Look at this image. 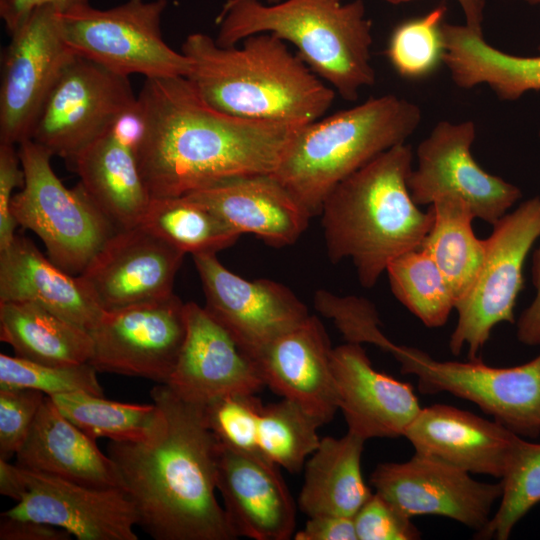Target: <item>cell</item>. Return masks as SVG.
I'll return each mask as SVG.
<instances>
[{"instance_id": "obj_1", "label": "cell", "mask_w": 540, "mask_h": 540, "mask_svg": "<svg viewBox=\"0 0 540 540\" xmlns=\"http://www.w3.org/2000/svg\"><path fill=\"white\" fill-rule=\"evenodd\" d=\"M137 102L138 162L151 199L183 196L229 178L273 174L297 128L223 113L183 76L145 79Z\"/></svg>"}, {"instance_id": "obj_2", "label": "cell", "mask_w": 540, "mask_h": 540, "mask_svg": "<svg viewBox=\"0 0 540 540\" xmlns=\"http://www.w3.org/2000/svg\"><path fill=\"white\" fill-rule=\"evenodd\" d=\"M150 396L159 416L149 435L107 445L137 526L155 540L236 539L216 498L220 443L202 406L183 401L165 384Z\"/></svg>"}, {"instance_id": "obj_3", "label": "cell", "mask_w": 540, "mask_h": 540, "mask_svg": "<svg viewBox=\"0 0 540 540\" xmlns=\"http://www.w3.org/2000/svg\"><path fill=\"white\" fill-rule=\"evenodd\" d=\"M219 46L205 33L189 34L181 52L187 78L213 108L243 119L302 126L320 119L336 91L314 74L288 43L271 33Z\"/></svg>"}, {"instance_id": "obj_4", "label": "cell", "mask_w": 540, "mask_h": 540, "mask_svg": "<svg viewBox=\"0 0 540 540\" xmlns=\"http://www.w3.org/2000/svg\"><path fill=\"white\" fill-rule=\"evenodd\" d=\"M413 152L399 144L337 184L321 206L327 255L351 259L364 288H372L397 256L420 248L433 221L413 201L407 179Z\"/></svg>"}, {"instance_id": "obj_5", "label": "cell", "mask_w": 540, "mask_h": 540, "mask_svg": "<svg viewBox=\"0 0 540 540\" xmlns=\"http://www.w3.org/2000/svg\"><path fill=\"white\" fill-rule=\"evenodd\" d=\"M216 23L215 41L222 47L258 33L294 45L308 68L346 101L375 84L372 21L363 0H226Z\"/></svg>"}, {"instance_id": "obj_6", "label": "cell", "mask_w": 540, "mask_h": 540, "mask_svg": "<svg viewBox=\"0 0 540 540\" xmlns=\"http://www.w3.org/2000/svg\"><path fill=\"white\" fill-rule=\"evenodd\" d=\"M418 105L393 94L297 127L272 174L308 211L320 214L332 189L418 128Z\"/></svg>"}, {"instance_id": "obj_7", "label": "cell", "mask_w": 540, "mask_h": 540, "mask_svg": "<svg viewBox=\"0 0 540 540\" xmlns=\"http://www.w3.org/2000/svg\"><path fill=\"white\" fill-rule=\"evenodd\" d=\"M25 182L11 202L18 225L34 232L49 259L80 275L119 230L78 183L67 188L51 165L52 153L30 139L18 145Z\"/></svg>"}, {"instance_id": "obj_8", "label": "cell", "mask_w": 540, "mask_h": 540, "mask_svg": "<svg viewBox=\"0 0 540 540\" xmlns=\"http://www.w3.org/2000/svg\"><path fill=\"white\" fill-rule=\"evenodd\" d=\"M167 0H127L108 9L84 4L59 12L60 29L76 56L125 77H187L191 62L163 39Z\"/></svg>"}, {"instance_id": "obj_9", "label": "cell", "mask_w": 540, "mask_h": 540, "mask_svg": "<svg viewBox=\"0 0 540 540\" xmlns=\"http://www.w3.org/2000/svg\"><path fill=\"white\" fill-rule=\"evenodd\" d=\"M381 350L417 378L420 393L447 392L476 404L521 437L540 435V354L514 367H493L480 358L441 361L426 352L387 339Z\"/></svg>"}, {"instance_id": "obj_10", "label": "cell", "mask_w": 540, "mask_h": 540, "mask_svg": "<svg viewBox=\"0 0 540 540\" xmlns=\"http://www.w3.org/2000/svg\"><path fill=\"white\" fill-rule=\"evenodd\" d=\"M539 237L540 197L524 201L493 224L491 235L485 239V258L477 278L454 307L458 320L449 340L453 355L467 346L468 358H479L492 329L502 322H515L523 265Z\"/></svg>"}, {"instance_id": "obj_11", "label": "cell", "mask_w": 540, "mask_h": 540, "mask_svg": "<svg viewBox=\"0 0 540 540\" xmlns=\"http://www.w3.org/2000/svg\"><path fill=\"white\" fill-rule=\"evenodd\" d=\"M136 103L128 77L75 56L46 98L29 139L73 163Z\"/></svg>"}, {"instance_id": "obj_12", "label": "cell", "mask_w": 540, "mask_h": 540, "mask_svg": "<svg viewBox=\"0 0 540 540\" xmlns=\"http://www.w3.org/2000/svg\"><path fill=\"white\" fill-rule=\"evenodd\" d=\"M187 331L186 303L167 297L104 311L90 331V364L109 372L166 384Z\"/></svg>"}, {"instance_id": "obj_13", "label": "cell", "mask_w": 540, "mask_h": 540, "mask_svg": "<svg viewBox=\"0 0 540 540\" xmlns=\"http://www.w3.org/2000/svg\"><path fill=\"white\" fill-rule=\"evenodd\" d=\"M9 34L2 61L0 143L18 146L30 138L46 98L76 55L52 6L33 10Z\"/></svg>"}, {"instance_id": "obj_14", "label": "cell", "mask_w": 540, "mask_h": 540, "mask_svg": "<svg viewBox=\"0 0 540 540\" xmlns=\"http://www.w3.org/2000/svg\"><path fill=\"white\" fill-rule=\"evenodd\" d=\"M475 136L471 120L438 122L417 148V168L411 170L407 185L418 206L456 197L475 218L493 225L522 194L517 186L488 173L475 161L471 152Z\"/></svg>"}, {"instance_id": "obj_15", "label": "cell", "mask_w": 540, "mask_h": 540, "mask_svg": "<svg viewBox=\"0 0 540 540\" xmlns=\"http://www.w3.org/2000/svg\"><path fill=\"white\" fill-rule=\"evenodd\" d=\"M375 492L409 517L436 515L480 532L502 493L501 482H479L440 459L415 452L405 462L378 464L370 476Z\"/></svg>"}, {"instance_id": "obj_16", "label": "cell", "mask_w": 540, "mask_h": 540, "mask_svg": "<svg viewBox=\"0 0 540 540\" xmlns=\"http://www.w3.org/2000/svg\"><path fill=\"white\" fill-rule=\"evenodd\" d=\"M193 261L205 309L252 358L310 316L304 303L276 281L247 280L226 268L215 253L193 255Z\"/></svg>"}, {"instance_id": "obj_17", "label": "cell", "mask_w": 540, "mask_h": 540, "mask_svg": "<svg viewBox=\"0 0 540 540\" xmlns=\"http://www.w3.org/2000/svg\"><path fill=\"white\" fill-rule=\"evenodd\" d=\"M184 255L140 223L119 229L78 276L111 311L171 295Z\"/></svg>"}, {"instance_id": "obj_18", "label": "cell", "mask_w": 540, "mask_h": 540, "mask_svg": "<svg viewBox=\"0 0 540 540\" xmlns=\"http://www.w3.org/2000/svg\"><path fill=\"white\" fill-rule=\"evenodd\" d=\"M26 471L28 491L1 515L47 523L78 540H138L136 510L125 490Z\"/></svg>"}, {"instance_id": "obj_19", "label": "cell", "mask_w": 540, "mask_h": 540, "mask_svg": "<svg viewBox=\"0 0 540 540\" xmlns=\"http://www.w3.org/2000/svg\"><path fill=\"white\" fill-rule=\"evenodd\" d=\"M186 321V337L165 384L177 397L204 406L223 395L262 390L257 363L205 307L186 303Z\"/></svg>"}, {"instance_id": "obj_20", "label": "cell", "mask_w": 540, "mask_h": 540, "mask_svg": "<svg viewBox=\"0 0 540 540\" xmlns=\"http://www.w3.org/2000/svg\"><path fill=\"white\" fill-rule=\"evenodd\" d=\"M141 130L137 102L73 162L79 183L118 229L140 224L151 201L137 155Z\"/></svg>"}, {"instance_id": "obj_21", "label": "cell", "mask_w": 540, "mask_h": 540, "mask_svg": "<svg viewBox=\"0 0 540 540\" xmlns=\"http://www.w3.org/2000/svg\"><path fill=\"white\" fill-rule=\"evenodd\" d=\"M278 468L261 455L220 444L217 490L237 538L287 540L294 536L295 504Z\"/></svg>"}, {"instance_id": "obj_22", "label": "cell", "mask_w": 540, "mask_h": 540, "mask_svg": "<svg viewBox=\"0 0 540 540\" xmlns=\"http://www.w3.org/2000/svg\"><path fill=\"white\" fill-rule=\"evenodd\" d=\"M331 364L349 432L365 441L404 436L422 408L410 383L375 370L359 343L332 349Z\"/></svg>"}, {"instance_id": "obj_23", "label": "cell", "mask_w": 540, "mask_h": 540, "mask_svg": "<svg viewBox=\"0 0 540 540\" xmlns=\"http://www.w3.org/2000/svg\"><path fill=\"white\" fill-rule=\"evenodd\" d=\"M331 353L323 324L310 315L267 344L253 359L265 386L298 403L323 426L339 410Z\"/></svg>"}, {"instance_id": "obj_24", "label": "cell", "mask_w": 540, "mask_h": 540, "mask_svg": "<svg viewBox=\"0 0 540 540\" xmlns=\"http://www.w3.org/2000/svg\"><path fill=\"white\" fill-rule=\"evenodd\" d=\"M415 452L501 479L521 436L496 420L445 404L421 408L404 433Z\"/></svg>"}, {"instance_id": "obj_25", "label": "cell", "mask_w": 540, "mask_h": 540, "mask_svg": "<svg viewBox=\"0 0 540 540\" xmlns=\"http://www.w3.org/2000/svg\"><path fill=\"white\" fill-rule=\"evenodd\" d=\"M185 195L213 210L240 235L254 234L274 247L295 243L311 218L272 174L229 178Z\"/></svg>"}, {"instance_id": "obj_26", "label": "cell", "mask_w": 540, "mask_h": 540, "mask_svg": "<svg viewBox=\"0 0 540 540\" xmlns=\"http://www.w3.org/2000/svg\"><path fill=\"white\" fill-rule=\"evenodd\" d=\"M29 471L98 488H124L121 475L108 454L66 418L49 396L45 397L30 433L15 456Z\"/></svg>"}, {"instance_id": "obj_27", "label": "cell", "mask_w": 540, "mask_h": 540, "mask_svg": "<svg viewBox=\"0 0 540 540\" xmlns=\"http://www.w3.org/2000/svg\"><path fill=\"white\" fill-rule=\"evenodd\" d=\"M40 304L90 332L102 317L79 276L64 271L24 235L0 250V302Z\"/></svg>"}, {"instance_id": "obj_28", "label": "cell", "mask_w": 540, "mask_h": 540, "mask_svg": "<svg viewBox=\"0 0 540 540\" xmlns=\"http://www.w3.org/2000/svg\"><path fill=\"white\" fill-rule=\"evenodd\" d=\"M442 36L443 63L456 86L471 89L486 84L503 101L540 91V45L536 56L508 54L467 25L450 23H443Z\"/></svg>"}, {"instance_id": "obj_29", "label": "cell", "mask_w": 540, "mask_h": 540, "mask_svg": "<svg viewBox=\"0 0 540 540\" xmlns=\"http://www.w3.org/2000/svg\"><path fill=\"white\" fill-rule=\"evenodd\" d=\"M365 440L347 432L340 438H321L305 464L298 506L308 517H354L372 495L362 476Z\"/></svg>"}, {"instance_id": "obj_30", "label": "cell", "mask_w": 540, "mask_h": 540, "mask_svg": "<svg viewBox=\"0 0 540 540\" xmlns=\"http://www.w3.org/2000/svg\"><path fill=\"white\" fill-rule=\"evenodd\" d=\"M0 339L15 356L42 364H84L93 354L90 332L29 301L0 302Z\"/></svg>"}, {"instance_id": "obj_31", "label": "cell", "mask_w": 540, "mask_h": 540, "mask_svg": "<svg viewBox=\"0 0 540 540\" xmlns=\"http://www.w3.org/2000/svg\"><path fill=\"white\" fill-rule=\"evenodd\" d=\"M431 206L434 221L420 248L438 266L456 304L477 278L486 242L476 237L472 228L475 217L463 200L445 196Z\"/></svg>"}, {"instance_id": "obj_32", "label": "cell", "mask_w": 540, "mask_h": 540, "mask_svg": "<svg viewBox=\"0 0 540 540\" xmlns=\"http://www.w3.org/2000/svg\"><path fill=\"white\" fill-rule=\"evenodd\" d=\"M141 224L192 256L216 254L240 237L213 210L186 195L151 199Z\"/></svg>"}, {"instance_id": "obj_33", "label": "cell", "mask_w": 540, "mask_h": 540, "mask_svg": "<svg viewBox=\"0 0 540 540\" xmlns=\"http://www.w3.org/2000/svg\"><path fill=\"white\" fill-rule=\"evenodd\" d=\"M59 411L93 439L138 441L155 426L156 404H131L105 399L104 396L72 392L49 396Z\"/></svg>"}, {"instance_id": "obj_34", "label": "cell", "mask_w": 540, "mask_h": 540, "mask_svg": "<svg viewBox=\"0 0 540 540\" xmlns=\"http://www.w3.org/2000/svg\"><path fill=\"white\" fill-rule=\"evenodd\" d=\"M394 296L425 326L442 327L454 309L451 291L434 260L421 248L407 251L387 266Z\"/></svg>"}, {"instance_id": "obj_35", "label": "cell", "mask_w": 540, "mask_h": 540, "mask_svg": "<svg viewBox=\"0 0 540 540\" xmlns=\"http://www.w3.org/2000/svg\"><path fill=\"white\" fill-rule=\"evenodd\" d=\"M321 426L313 415L289 399L264 405L258 428L259 452L289 473H298L319 446Z\"/></svg>"}, {"instance_id": "obj_36", "label": "cell", "mask_w": 540, "mask_h": 540, "mask_svg": "<svg viewBox=\"0 0 540 540\" xmlns=\"http://www.w3.org/2000/svg\"><path fill=\"white\" fill-rule=\"evenodd\" d=\"M499 506L479 538L506 540L515 525L540 503V443L519 438L504 475Z\"/></svg>"}, {"instance_id": "obj_37", "label": "cell", "mask_w": 540, "mask_h": 540, "mask_svg": "<svg viewBox=\"0 0 540 540\" xmlns=\"http://www.w3.org/2000/svg\"><path fill=\"white\" fill-rule=\"evenodd\" d=\"M446 10L445 5L437 6L424 16L408 19L394 28L386 55L401 77L422 79L443 63L442 24Z\"/></svg>"}, {"instance_id": "obj_38", "label": "cell", "mask_w": 540, "mask_h": 540, "mask_svg": "<svg viewBox=\"0 0 540 540\" xmlns=\"http://www.w3.org/2000/svg\"><path fill=\"white\" fill-rule=\"evenodd\" d=\"M97 372L90 363L49 365L0 354V388L33 389L46 396L72 392L104 396Z\"/></svg>"}, {"instance_id": "obj_39", "label": "cell", "mask_w": 540, "mask_h": 540, "mask_svg": "<svg viewBox=\"0 0 540 540\" xmlns=\"http://www.w3.org/2000/svg\"><path fill=\"white\" fill-rule=\"evenodd\" d=\"M263 406L256 394L235 393L210 401L202 410L207 427L220 444L237 452L261 455L258 428Z\"/></svg>"}, {"instance_id": "obj_40", "label": "cell", "mask_w": 540, "mask_h": 540, "mask_svg": "<svg viewBox=\"0 0 540 540\" xmlns=\"http://www.w3.org/2000/svg\"><path fill=\"white\" fill-rule=\"evenodd\" d=\"M46 395L25 388H0V458L10 460L25 443Z\"/></svg>"}, {"instance_id": "obj_41", "label": "cell", "mask_w": 540, "mask_h": 540, "mask_svg": "<svg viewBox=\"0 0 540 540\" xmlns=\"http://www.w3.org/2000/svg\"><path fill=\"white\" fill-rule=\"evenodd\" d=\"M357 540H416L421 533L411 517L372 493L353 517Z\"/></svg>"}, {"instance_id": "obj_42", "label": "cell", "mask_w": 540, "mask_h": 540, "mask_svg": "<svg viewBox=\"0 0 540 540\" xmlns=\"http://www.w3.org/2000/svg\"><path fill=\"white\" fill-rule=\"evenodd\" d=\"M25 174L18 146L0 143V250L15 237L17 222L11 213V202L17 188H22Z\"/></svg>"}, {"instance_id": "obj_43", "label": "cell", "mask_w": 540, "mask_h": 540, "mask_svg": "<svg viewBox=\"0 0 540 540\" xmlns=\"http://www.w3.org/2000/svg\"><path fill=\"white\" fill-rule=\"evenodd\" d=\"M296 540H357L353 517L317 515L308 517Z\"/></svg>"}, {"instance_id": "obj_44", "label": "cell", "mask_w": 540, "mask_h": 540, "mask_svg": "<svg viewBox=\"0 0 540 540\" xmlns=\"http://www.w3.org/2000/svg\"><path fill=\"white\" fill-rule=\"evenodd\" d=\"M71 536L66 530L47 523L0 517L1 540H70Z\"/></svg>"}, {"instance_id": "obj_45", "label": "cell", "mask_w": 540, "mask_h": 540, "mask_svg": "<svg viewBox=\"0 0 540 540\" xmlns=\"http://www.w3.org/2000/svg\"><path fill=\"white\" fill-rule=\"evenodd\" d=\"M532 282L536 291L535 298L520 315L516 332L517 339L528 346L540 345V247L532 258Z\"/></svg>"}, {"instance_id": "obj_46", "label": "cell", "mask_w": 540, "mask_h": 540, "mask_svg": "<svg viewBox=\"0 0 540 540\" xmlns=\"http://www.w3.org/2000/svg\"><path fill=\"white\" fill-rule=\"evenodd\" d=\"M84 4L89 0H0V17L10 33L39 7L52 6L62 13Z\"/></svg>"}, {"instance_id": "obj_47", "label": "cell", "mask_w": 540, "mask_h": 540, "mask_svg": "<svg viewBox=\"0 0 540 540\" xmlns=\"http://www.w3.org/2000/svg\"><path fill=\"white\" fill-rule=\"evenodd\" d=\"M28 486L26 469L0 458V494L18 502L28 491Z\"/></svg>"}, {"instance_id": "obj_48", "label": "cell", "mask_w": 540, "mask_h": 540, "mask_svg": "<svg viewBox=\"0 0 540 540\" xmlns=\"http://www.w3.org/2000/svg\"><path fill=\"white\" fill-rule=\"evenodd\" d=\"M457 2L463 11L465 25L474 32L483 34L482 22L486 0H457Z\"/></svg>"}, {"instance_id": "obj_49", "label": "cell", "mask_w": 540, "mask_h": 540, "mask_svg": "<svg viewBox=\"0 0 540 540\" xmlns=\"http://www.w3.org/2000/svg\"><path fill=\"white\" fill-rule=\"evenodd\" d=\"M383 1H385L387 3H390V4L398 5V4L410 2L412 0H383Z\"/></svg>"}, {"instance_id": "obj_50", "label": "cell", "mask_w": 540, "mask_h": 540, "mask_svg": "<svg viewBox=\"0 0 540 540\" xmlns=\"http://www.w3.org/2000/svg\"><path fill=\"white\" fill-rule=\"evenodd\" d=\"M531 5H540V0H521Z\"/></svg>"}, {"instance_id": "obj_51", "label": "cell", "mask_w": 540, "mask_h": 540, "mask_svg": "<svg viewBox=\"0 0 540 540\" xmlns=\"http://www.w3.org/2000/svg\"><path fill=\"white\" fill-rule=\"evenodd\" d=\"M261 1H263V2H265L267 4H275V3H278V2H280L282 0H261Z\"/></svg>"}]
</instances>
